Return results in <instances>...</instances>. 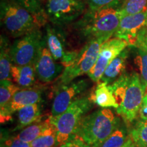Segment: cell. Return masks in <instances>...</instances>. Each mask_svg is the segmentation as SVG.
Listing matches in <instances>:
<instances>
[{
	"mask_svg": "<svg viewBox=\"0 0 147 147\" xmlns=\"http://www.w3.org/2000/svg\"><path fill=\"white\" fill-rule=\"evenodd\" d=\"M136 56L134 63L139 70V76L144 91L147 87V51L142 47H134Z\"/></svg>",
	"mask_w": 147,
	"mask_h": 147,
	"instance_id": "44dd1931",
	"label": "cell"
},
{
	"mask_svg": "<svg viewBox=\"0 0 147 147\" xmlns=\"http://www.w3.org/2000/svg\"><path fill=\"white\" fill-rule=\"evenodd\" d=\"M139 115L142 120L147 121V93L144 94L142 105L140 109Z\"/></svg>",
	"mask_w": 147,
	"mask_h": 147,
	"instance_id": "1f68e13d",
	"label": "cell"
},
{
	"mask_svg": "<svg viewBox=\"0 0 147 147\" xmlns=\"http://www.w3.org/2000/svg\"><path fill=\"white\" fill-rule=\"evenodd\" d=\"M128 137L126 129L119 126L104 141L101 147H121L126 142Z\"/></svg>",
	"mask_w": 147,
	"mask_h": 147,
	"instance_id": "484cf974",
	"label": "cell"
},
{
	"mask_svg": "<svg viewBox=\"0 0 147 147\" xmlns=\"http://www.w3.org/2000/svg\"><path fill=\"white\" fill-rule=\"evenodd\" d=\"M0 10L1 25L14 38H20L40 29L47 22L14 0H1Z\"/></svg>",
	"mask_w": 147,
	"mask_h": 147,
	"instance_id": "277c9868",
	"label": "cell"
},
{
	"mask_svg": "<svg viewBox=\"0 0 147 147\" xmlns=\"http://www.w3.org/2000/svg\"><path fill=\"white\" fill-rule=\"evenodd\" d=\"M146 28H147V10L121 18L114 37L125 40L129 47H134L139 36Z\"/></svg>",
	"mask_w": 147,
	"mask_h": 147,
	"instance_id": "8fae6325",
	"label": "cell"
},
{
	"mask_svg": "<svg viewBox=\"0 0 147 147\" xmlns=\"http://www.w3.org/2000/svg\"><path fill=\"white\" fill-rule=\"evenodd\" d=\"M10 47L9 40L6 37L1 36V53H0V80L1 82L11 80V58L10 54Z\"/></svg>",
	"mask_w": 147,
	"mask_h": 147,
	"instance_id": "ac0fdd59",
	"label": "cell"
},
{
	"mask_svg": "<svg viewBox=\"0 0 147 147\" xmlns=\"http://www.w3.org/2000/svg\"><path fill=\"white\" fill-rule=\"evenodd\" d=\"M60 147H90L87 144H86L82 140L74 138L67 141L64 144H61Z\"/></svg>",
	"mask_w": 147,
	"mask_h": 147,
	"instance_id": "f546056e",
	"label": "cell"
},
{
	"mask_svg": "<svg viewBox=\"0 0 147 147\" xmlns=\"http://www.w3.org/2000/svg\"><path fill=\"white\" fill-rule=\"evenodd\" d=\"M136 147H140V146H136Z\"/></svg>",
	"mask_w": 147,
	"mask_h": 147,
	"instance_id": "d590c367",
	"label": "cell"
},
{
	"mask_svg": "<svg viewBox=\"0 0 147 147\" xmlns=\"http://www.w3.org/2000/svg\"><path fill=\"white\" fill-rule=\"evenodd\" d=\"M45 38L49 51L57 62L59 61L64 67L72 63L78 51L67 50L65 36L59 27L47 24Z\"/></svg>",
	"mask_w": 147,
	"mask_h": 147,
	"instance_id": "9c48e42d",
	"label": "cell"
},
{
	"mask_svg": "<svg viewBox=\"0 0 147 147\" xmlns=\"http://www.w3.org/2000/svg\"><path fill=\"white\" fill-rule=\"evenodd\" d=\"M122 0H87L89 10H96L102 8L119 6Z\"/></svg>",
	"mask_w": 147,
	"mask_h": 147,
	"instance_id": "83f0119b",
	"label": "cell"
},
{
	"mask_svg": "<svg viewBox=\"0 0 147 147\" xmlns=\"http://www.w3.org/2000/svg\"><path fill=\"white\" fill-rule=\"evenodd\" d=\"M89 97L92 102L102 108L113 107L117 109L119 107L110 85L104 82H98Z\"/></svg>",
	"mask_w": 147,
	"mask_h": 147,
	"instance_id": "2e32d148",
	"label": "cell"
},
{
	"mask_svg": "<svg viewBox=\"0 0 147 147\" xmlns=\"http://www.w3.org/2000/svg\"><path fill=\"white\" fill-rule=\"evenodd\" d=\"M129 147H136V144H135V143H134V140H133V142H132L131 144H130V145L129 146Z\"/></svg>",
	"mask_w": 147,
	"mask_h": 147,
	"instance_id": "836d02e7",
	"label": "cell"
},
{
	"mask_svg": "<svg viewBox=\"0 0 147 147\" xmlns=\"http://www.w3.org/2000/svg\"><path fill=\"white\" fill-rule=\"evenodd\" d=\"M85 5L79 0H48L45 12L48 20L56 26H63L84 13Z\"/></svg>",
	"mask_w": 147,
	"mask_h": 147,
	"instance_id": "ba28073f",
	"label": "cell"
},
{
	"mask_svg": "<svg viewBox=\"0 0 147 147\" xmlns=\"http://www.w3.org/2000/svg\"></svg>",
	"mask_w": 147,
	"mask_h": 147,
	"instance_id": "8d00e7d4",
	"label": "cell"
},
{
	"mask_svg": "<svg viewBox=\"0 0 147 147\" xmlns=\"http://www.w3.org/2000/svg\"><path fill=\"white\" fill-rule=\"evenodd\" d=\"M132 142H133V140H132L131 136H130L129 135V137H128L127 140L126 142L125 143L124 145H123V146H121V147H129V146L130 144H131Z\"/></svg>",
	"mask_w": 147,
	"mask_h": 147,
	"instance_id": "d6a6232c",
	"label": "cell"
},
{
	"mask_svg": "<svg viewBox=\"0 0 147 147\" xmlns=\"http://www.w3.org/2000/svg\"><path fill=\"white\" fill-rule=\"evenodd\" d=\"M14 1L41 19L45 20L46 21H49L45 9L42 6L41 3L38 0H14Z\"/></svg>",
	"mask_w": 147,
	"mask_h": 147,
	"instance_id": "4316f807",
	"label": "cell"
},
{
	"mask_svg": "<svg viewBox=\"0 0 147 147\" xmlns=\"http://www.w3.org/2000/svg\"><path fill=\"white\" fill-rule=\"evenodd\" d=\"M136 146L147 147V121H138L129 132Z\"/></svg>",
	"mask_w": 147,
	"mask_h": 147,
	"instance_id": "cb8c5ba5",
	"label": "cell"
},
{
	"mask_svg": "<svg viewBox=\"0 0 147 147\" xmlns=\"http://www.w3.org/2000/svg\"><path fill=\"white\" fill-rule=\"evenodd\" d=\"M117 104V112L127 123L137 118L144 96L139 74L125 73L110 85Z\"/></svg>",
	"mask_w": 147,
	"mask_h": 147,
	"instance_id": "6da1fadb",
	"label": "cell"
},
{
	"mask_svg": "<svg viewBox=\"0 0 147 147\" xmlns=\"http://www.w3.org/2000/svg\"><path fill=\"white\" fill-rule=\"evenodd\" d=\"M38 1H40V2L41 3V2H43V1H47L48 0H38Z\"/></svg>",
	"mask_w": 147,
	"mask_h": 147,
	"instance_id": "e575fe53",
	"label": "cell"
},
{
	"mask_svg": "<svg viewBox=\"0 0 147 147\" xmlns=\"http://www.w3.org/2000/svg\"><path fill=\"white\" fill-rule=\"evenodd\" d=\"M36 75L34 65L23 66L12 65L11 67V76L21 88L27 89L32 86L35 82Z\"/></svg>",
	"mask_w": 147,
	"mask_h": 147,
	"instance_id": "e0dca14e",
	"label": "cell"
},
{
	"mask_svg": "<svg viewBox=\"0 0 147 147\" xmlns=\"http://www.w3.org/2000/svg\"><path fill=\"white\" fill-rule=\"evenodd\" d=\"M122 18L147 10V0H122L119 6Z\"/></svg>",
	"mask_w": 147,
	"mask_h": 147,
	"instance_id": "7402d4cb",
	"label": "cell"
},
{
	"mask_svg": "<svg viewBox=\"0 0 147 147\" xmlns=\"http://www.w3.org/2000/svg\"><path fill=\"white\" fill-rule=\"evenodd\" d=\"M122 18L119 6L89 10L76 23V28L82 36L106 42L114 36Z\"/></svg>",
	"mask_w": 147,
	"mask_h": 147,
	"instance_id": "7a4b0ae2",
	"label": "cell"
},
{
	"mask_svg": "<svg viewBox=\"0 0 147 147\" xmlns=\"http://www.w3.org/2000/svg\"><path fill=\"white\" fill-rule=\"evenodd\" d=\"M57 145L58 144L57 142L56 128L51 123L50 121L40 136L31 142L32 147H54Z\"/></svg>",
	"mask_w": 147,
	"mask_h": 147,
	"instance_id": "ffe728a7",
	"label": "cell"
},
{
	"mask_svg": "<svg viewBox=\"0 0 147 147\" xmlns=\"http://www.w3.org/2000/svg\"><path fill=\"white\" fill-rule=\"evenodd\" d=\"M105 41L102 39H91L79 51L72 63L64 67L61 76L62 85L70 83L77 77L88 74L96 63L101 47Z\"/></svg>",
	"mask_w": 147,
	"mask_h": 147,
	"instance_id": "8992f818",
	"label": "cell"
},
{
	"mask_svg": "<svg viewBox=\"0 0 147 147\" xmlns=\"http://www.w3.org/2000/svg\"><path fill=\"white\" fill-rule=\"evenodd\" d=\"M119 124V119L113 112L104 108L83 117L74 138L82 140L90 147H101Z\"/></svg>",
	"mask_w": 147,
	"mask_h": 147,
	"instance_id": "3957f363",
	"label": "cell"
},
{
	"mask_svg": "<svg viewBox=\"0 0 147 147\" xmlns=\"http://www.w3.org/2000/svg\"><path fill=\"white\" fill-rule=\"evenodd\" d=\"M142 47L147 51V28L145 29L139 36L136 45L134 47Z\"/></svg>",
	"mask_w": 147,
	"mask_h": 147,
	"instance_id": "4dcf8cb0",
	"label": "cell"
},
{
	"mask_svg": "<svg viewBox=\"0 0 147 147\" xmlns=\"http://www.w3.org/2000/svg\"><path fill=\"white\" fill-rule=\"evenodd\" d=\"M93 103L90 97H80L61 115L49 117L50 123L56 128L58 145L63 144L74 138L84 115L92 107Z\"/></svg>",
	"mask_w": 147,
	"mask_h": 147,
	"instance_id": "5b68a950",
	"label": "cell"
},
{
	"mask_svg": "<svg viewBox=\"0 0 147 147\" xmlns=\"http://www.w3.org/2000/svg\"><path fill=\"white\" fill-rule=\"evenodd\" d=\"M18 111V128L19 129L38 121L40 117V109L38 104L25 106Z\"/></svg>",
	"mask_w": 147,
	"mask_h": 147,
	"instance_id": "d6986e66",
	"label": "cell"
},
{
	"mask_svg": "<svg viewBox=\"0 0 147 147\" xmlns=\"http://www.w3.org/2000/svg\"><path fill=\"white\" fill-rule=\"evenodd\" d=\"M49 124V120L48 119L45 122L27 127L22 130L16 137L21 140L24 141V142L28 143L32 142L34 140H36L37 138L40 136V134L43 132L45 129L47 127Z\"/></svg>",
	"mask_w": 147,
	"mask_h": 147,
	"instance_id": "603a6c76",
	"label": "cell"
},
{
	"mask_svg": "<svg viewBox=\"0 0 147 147\" xmlns=\"http://www.w3.org/2000/svg\"><path fill=\"white\" fill-rule=\"evenodd\" d=\"M127 47L129 45L125 40L116 37L103 43L96 63L87 74L89 78L98 83L110 62Z\"/></svg>",
	"mask_w": 147,
	"mask_h": 147,
	"instance_id": "30bf717a",
	"label": "cell"
},
{
	"mask_svg": "<svg viewBox=\"0 0 147 147\" xmlns=\"http://www.w3.org/2000/svg\"><path fill=\"white\" fill-rule=\"evenodd\" d=\"M88 87L87 80H80L62 85L56 93L52 105V117H57L63 113L78 100L82 92Z\"/></svg>",
	"mask_w": 147,
	"mask_h": 147,
	"instance_id": "7c38bea8",
	"label": "cell"
},
{
	"mask_svg": "<svg viewBox=\"0 0 147 147\" xmlns=\"http://www.w3.org/2000/svg\"><path fill=\"white\" fill-rule=\"evenodd\" d=\"M42 100V91L37 89H25L18 91L13 95L6 107L1 109V123L12 119L11 115L14 112L25 106L38 104Z\"/></svg>",
	"mask_w": 147,
	"mask_h": 147,
	"instance_id": "5bb4252c",
	"label": "cell"
},
{
	"mask_svg": "<svg viewBox=\"0 0 147 147\" xmlns=\"http://www.w3.org/2000/svg\"><path fill=\"white\" fill-rule=\"evenodd\" d=\"M1 147H32L31 143L21 140L17 137H1Z\"/></svg>",
	"mask_w": 147,
	"mask_h": 147,
	"instance_id": "f1b7e54d",
	"label": "cell"
},
{
	"mask_svg": "<svg viewBox=\"0 0 147 147\" xmlns=\"http://www.w3.org/2000/svg\"><path fill=\"white\" fill-rule=\"evenodd\" d=\"M128 56L129 49L126 48L110 62L99 82H104L110 85L125 74Z\"/></svg>",
	"mask_w": 147,
	"mask_h": 147,
	"instance_id": "9a60e30c",
	"label": "cell"
},
{
	"mask_svg": "<svg viewBox=\"0 0 147 147\" xmlns=\"http://www.w3.org/2000/svg\"><path fill=\"white\" fill-rule=\"evenodd\" d=\"M43 40L40 29L16 39L10 47L12 63L19 66L34 65Z\"/></svg>",
	"mask_w": 147,
	"mask_h": 147,
	"instance_id": "52a82bcc",
	"label": "cell"
},
{
	"mask_svg": "<svg viewBox=\"0 0 147 147\" xmlns=\"http://www.w3.org/2000/svg\"><path fill=\"white\" fill-rule=\"evenodd\" d=\"M21 90V87L15 85L11 80H5L1 82L0 87V108L3 109L8 105L13 95L18 91Z\"/></svg>",
	"mask_w": 147,
	"mask_h": 147,
	"instance_id": "d4e9b609",
	"label": "cell"
},
{
	"mask_svg": "<svg viewBox=\"0 0 147 147\" xmlns=\"http://www.w3.org/2000/svg\"><path fill=\"white\" fill-rule=\"evenodd\" d=\"M34 67L38 79L45 82L52 81L63 70V66L57 63L49 51L45 36Z\"/></svg>",
	"mask_w": 147,
	"mask_h": 147,
	"instance_id": "4fadbf2b",
	"label": "cell"
}]
</instances>
